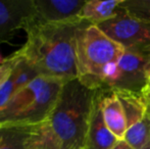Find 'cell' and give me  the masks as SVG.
I'll use <instances>...</instances> for the list:
<instances>
[{
    "label": "cell",
    "mask_w": 150,
    "mask_h": 149,
    "mask_svg": "<svg viewBox=\"0 0 150 149\" xmlns=\"http://www.w3.org/2000/svg\"><path fill=\"white\" fill-rule=\"evenodd\" d=\"M4 60H5V58H3V57H2V55H1V54H0V64H3V62H4Z\"/></svg>",
    "instance_id": "obj_21"
},
{
    "label": "cell",
    "mask_w": 150,
    "mask_h": 149,
    "mask_svg": "<svg viewBox=\"0 0 150 149\" xmlns=\"http://www.w3.org/2000/svg\"><path fill=\"white\" fill-rule=\"evenodd\" d=\"M35 18L34 0H0V44L8 43Z\"/></svg>",
    "instance_id": "obj_7"
},
{
    "label": "cell",
    "mask_w": 150,
    "mask_h": 149,
    "mask_svg": "<svg viewBox=\"0 0 150 149\" xmlns=\"http://www.w3.org/2000/svg\"><path fill=\"white\" fill-rule=\"evenodd\" d=\"M120 7L131 18L150 24V0H122Z\"/></svg>",
    "instance_id": "obj_16"
},
{
    "label": "cell",
    "mask_w": 150,
    "mask_h": 149,
    "mask_svg": "<svg viewBox=\"0 0 150 149\" xmlns=\"http://www.w3.org/2000/svg\"><path fill=\"white\" fill-rule=\"evenodd\" d=\"M22 54L18 50L10 56L6 57L3 64H0V87L9 80L16 66L22 60Z\"/></svg>",
    "instance_id": "obj_17"
},
{
    "label": "cell",
    "mask_w": 150,
    "mask_h": 149,
    "mask_svg": "<svg viewBox=\"0 0 150 149\" xmlns=\"http://www.w3.org/2000/svg\"><path fill=\"white\" fill-rule=\"evenodd\" d=\"M146 87H148V88H150V80L148 82H147V85H146Z\"/></svg>",
    "instance_id": "obj_22"
},
{
    "label": "cell",
    "mask_w": 150,
    "mask_h": 149,
    "mask_svg": "<svg viewBox=\"0 0 150 149\" xmlns=\"http://www.w3.org/2000/svg\"><path fill=\"white\" fill-rule=\"evenodd\" d=\"M145 75H146L147 80H150V55L148 57V60H147L146 64H145Z\"/></svg>",
    "instance_id": "obj_20"
},
{
    "label": "cell",
    "mask_w": 150,
    "mask_h": 149,
    "mask_svg": "<svg viewBox=\"0 0 150 149\" xmlns=\"http://www.w3.org/2000/svg\"><path fill=\"white\" fill-rule=\"evenodd\" d=\"M111 149H133V148L125 141V139H122V140H117V143L113 145V147Z\"/></svg>",
    "instance_id": "obj_19"
},
{
    "label": "cell",
    "mask_w": 150,
    "mask_h": 149,
    "mask_svg": "<svg viewBox=\"0 0 150 149\" xmlns=\"http://www.w3.org/2000/svg\"><path fill=\"white\" fill-rule=\"evenodd\" d=\"M36 77H38L37 73L25 61L24 58H22L9 80L0 87V109L6 105V103L18 90L28 85Z\"/></svg>",
    "instance_id": "obj_12"
},
{
    "label": "cell",
    "mask_w": 150,
    "mask_h": 149,
    "mask_svg": "<svg viewBox=\"0 0 150 149\" xmlns=\"http://www.w3.org/2000/svg\"><path fill=\"white\" fill-rule=\"evenodd\" d=\"M119 98L126 115L128 128L139 123L146 117V105L142 94L130 90H113Z\"/></svg>",
    "instance_id": "obj_14"
},
{
    "label": "cell",
    "mask_w": 150,
    "mask_h": 149,
    "mask_svg": "<svg viewBox=\"0 0 150 149\" xmlns=\"http://www.w3.org/2000/svg\"><path fill=\"white\" fill-rule=\"evenodd\" d=\"M88 22L81 18L64 23L32 24L26 29L27 41L18 49L38 76L67 83L77 80L76 38Z\"/></svg>",
    "instance_id": "obj_1"
},
{
    "label": "cell",
    "mask_w": 150,
    "mask_h": 149,
    "mask_svg": "<svg viewBox=\"0 0 150 149\" xmlns=\"http://www.w3.org/2000/svg\"><path fill=\"white\" fill-rule=\"evenodd\" d=\"M80 149H84V148H80Z\"/></svg>",
    "instance_id": "obj_23"
},
{
    "label": "cell",
    "mask_w": 150,
    "mask_h": 149,
    "mask_svg": "<svg viewBox=\"0 0 150 149\" xmlns=\"http://www.w3.org/2000/svg\"><path fill=\"white\" fill-rule=\"evenodd\" d=\"M122 0L100 1V0H86L80 13V18L91 25H98L110 20L120 11Z\"/></svg>",
    "instance_id": "obj_13"
},
{
    "label": "cell",
    "mask_w": 150,
    "mask_h": 149,
    "mask_svg": "<svg viewBox=\"0 0 150 149\" xmlns=\"http://www.w3.org/2000/svg\"><path fill=\"white\" fill-rule=\"evenodd\" d=\"M124 49L95 25L86 24L77 33L76 66L79 82L91 90L102 88L106 68Z\"/></svg>",
    "instance_id": "obj_4"
},
{
    "label": "cell",
    "mask_w": 150,
    "mask_h": 149,
    "mask_svg": "<svg viewBox=\"0 0 150 149\" xmlns=\"http://www.w3.org/2000/svg\"><path fill=\"white\" fill-rule=\"evenodd\" d=\"M100 106L104 121L117 140L125 138L128 130L126 115L119 98L112 89H99Z\"/></svg>",
    "instance_id": "obj_10"
},
{
    "label": "cell",
    "mask_w": 150,
    "mask_h": 149,
    "mask_svg": "<svg viewBox=\"0 0 150 149\" xmlns=\"http://www.w3.org/2000/svg\"><path fill=\"white\" fill-rule=\"evenodd\" d=\"M95 90L79 80L65 83L59 98L43 128L59 149L84 147Z\"/></svg>",
    "instance_id": "obj_2"
},
{
    "label": "cell",
    "mask_w": 150,
    "mask_h": 149,
    "mask_svg": "<svg viewBox=\"0 0 150 149\" xmlns=\"http://www.w3.org/2000/svg\"><path fill=\"white\" fill-rule=\"evenodd\" d=\"M85 2L86 0H34L35 18L31 25L79 20Z\"/></svg>",
    "instance_id": "obj_8"
},
{
    "label": "cell",
    "mask_w": 150,
    "mask_h": 149,
    "mask_svg": "<svg viewBox=\"0 0 150 149\" xmlns=\"http://www.w3.org/2000/svg\"><path fill=\"white\" fill-rule=\"evenodd\" d=\"M117 139L106 126L100 106L99 89L95 90L84 149H111Z\"/></svg>",
    "instance_id": "obj_9"
},
{
    "label": "cell",
    "mask_w": 150,
    "mask_h": 149,
    "mask_svg": "<svg viewBox=\"0 0 150 149\" xmlns=\"http://www.w3.org/2000/svg\"><path fill=\"white\" fill-rule=\"evenodd\" d=\"M141 94H142L145 105H146V115L148 117H150V88L145 87L144 89L141 91Z\"/></svg>",
    "instance_id": "obj_18"
},
{
    "label": "cell",
    "mask_w": 150,
    "mask_h": 149,
    "mask_svg": "<svg viewBox=\"0 0 150 149\" xmlns=\"http://www.w3.org/2000/svg\"><path fill=\"white\" fill-rule=\"evenodd\" d=\"M99 29L124 50L150 53V24L138 20L120 9Z\"/></svg>",
    "instance_id": "obj_6"
},
{
    "label": "cell",
    "mask_w": 150,
    "mask_h": 149,
    "mask_svg": "<svg viewBox=\"0 0 150 149\" xmlns=\"http://www.w3.org/2000/svg\"><path fill=\"white\" fill-rule=\"evenodd\" d=\"M39 126H0V149H34L33 137Z\"/></svg>",
    "instance_id": "obj_11"
},
{
    "label": "cell",
    "mask_w": 150,
    "mask_h": 149,
    "mask_svg": "<svg viewBox=\"0 0 150 149\" xmlns=\"http://www.w3.org/2000/svg\"><path fill=\"white\" fill-rule=\"evenodd\" d=\"M124 139L133 149H150V117L128 128Z\"/></svg>",
    "instance_id": "obj_15"
},
{
    "label": "cell",
    "mask_w": 150,
    "mask_h": 149,
    "mask_svg": "<svg viewBox=\"0 0 150 149\" xmlns=\"http://www.w3.org/2000/svg\"><path fill=\"white\" fill-rule=\"evenodd\" d=\"M150 53L124 50L115 62L106 68L101 89H120L141 93L146 87L145 64Z\"/></svg>",
    "instance_id": "obj_5"
},
{
    "label": "cell",
    "mask_w": 150,
    "mask_h": 149,
    "mask_svg": "<svg viewBox=\"0 0 150 149\" xmlns=\"http://www.w3.org/2000/svg\"><path fill=\"white\" fill-rule=\"evenodd\" d=\"M63 85L58 80L36 77L0 109V126L45 123L57 103Z\"/></svg>",
    "instance_id": "obj_3"
}]
</instances>
